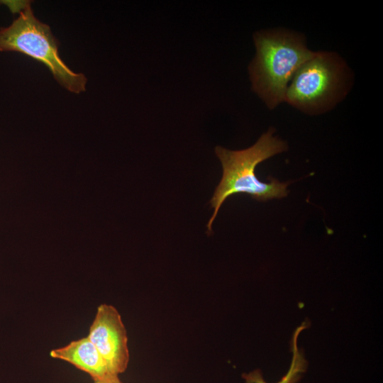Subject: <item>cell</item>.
Returning a JSON list of instances; mask_svg holds the SVG:
<instances>
[{
	"mask_svg": "<svg viewBox=\"0 0 383 383\" xmlns=\"http://www.w3.org/2000/svg\"><path fill=\"white\" fill-rule=\"evenodd\" d=\"M286 149V143L273 136L272 128L262 134L253 145L244 150H230L216 147L215 152L221 162L223 175L209 201L214 211L207 224L209 235L212 232V223L221 205L233 194L245 193L258 201L287 196V187L291 182H280L272 179L267 183L262 182L255 172L258 164Z\"/></svg>",
	"mask_w": 383,
	"mask_h": 383,
	"instance_id": "1",
	"label": "cell"
},
{
	"mask_svg": "<svg viewBox=\"0 0 383 383\" xmlns=\"http://www.w3.org/2000/svg\"><path fill=\"white\" fill-rule=\"evenodd\" d=\"M256 55L249 65L252 89L270 109L284 101L289 82L315 52L304 38L284 30L257 32Z\"/></svg>",
	"mask_w": 383,
	"mask_h": 383,
	"instance_id": "2",
	"label": "cell"
},
{
	"mask_svg": "<svg viewBox=\"0 0 383 383\" xmlns=\"http://www.w3.org/2000/svg\"><path fill=\"white\" fill-rule=\"evenodd\" d=\"M59 41L50 26L34 15L26 1L11 25L0 28V51L18 52L44 64L55 80L67 91L79 94L86 90L87 79L70 70L59 54Z\"/></svg>",
	"mask_w": 383,
	"mask_h": 383,
	"instance_id": "3",
	"label": "cell"
},
{
	"mask_svg": "<svg viewBox=\"0 0 383 383\" xmlns=\"http://www.w3.org/2000/svg\"><path fill=\"white\" fill-rule=\"evenodd\" d=\"M346 66L336 55L318 52L296 71L284 101L307 113H319L340 99L345 88Z\"/></svg>",
	"mask_w": 383,
	"mask_h": 383,
	"instance_id": "4",
	"label": "cell"
},
{
	"mask_svg": "<svg viewBox=\"0 0 383 383\" xmlns=\"http://www.w3.org/2000/svg\"><path fill=\"white\" fill-rule=\"evenodd\" d=\"M87 337L113 374L119 375L126 370L130 358L127 332L113 306H98Z\"/></svg>",
	"mask_w": 383,
	"mask_h": 383,
	"instance_id": "5",
	"label": "cell"
},
{
	"mask_svg": "<svg viewBox=\"0 0 383 383\" xmlns=\"http://www.w3.org/2000/svg\"><path fill=\"white\" fill-rule=\"evenodd\" d=\"M51 357L72 364L89 374L93 380L106 379L113 374L88 337L73 340L50 353Z\"/></svg>",
	"mask_w": 383,
	"mask_h": 383,
	"instance_id": "6",
	"label": "cell"
},
{
	"mask_svg": "<svg viewBox=\"0 0 383 383\" xmlns=\"http://www.w3.org/2000/svg\"><path fill=\"white\" fill-rule=\"evenodd\" d=\"M306 327V323H303L296 329L292 338L293 356L290 367L287 373L277 383H296L301 377V374L306 372L307 362L299 350L297 338L299 334ZM242 377L246 383H267L264 380L260 370H255L248 374H243Z\"/></svg>",
	"mask_w": 383,
	"mask_h": 383,
	"instance_id": "7",
	"label": "cell"
},
{
	"mask_svg": "<svg viewBox=\"0 0 383 383\" xmlns=\"http://www.w3.org/2000/svg\"><path fill=\"white\" fill-rule=\"evenodd\" d=\"M94 383H122V382L118 375H115L106 379L94 380Z\"/></svg>",
	"mask_w": 383,
	"mask_h": 383,
	"instance_id": "8",
	"label": "cell"
}]
</instances>
